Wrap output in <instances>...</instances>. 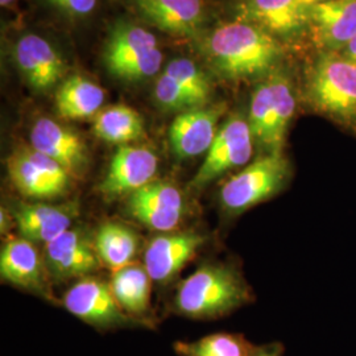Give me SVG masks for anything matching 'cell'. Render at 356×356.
<instances>
[{
	"mask_svg": "<svg viewBox=\"0 0 356 356\" xmlns=\"http://www.w3.org/2000/svg\"><path fill=\"white\" fill-rule=\"evenodd\" d=\"M15 225V219H13V213H10L8 210H6L4 207H1L0 211V231L3 235L10 234V231Z\"/></svg>",
	"mask_w": 356,
	"mask_h": 356,
	"instance_id": "cell-32",
	"label": "cell"
},
{
	"mask_svg": "<svg viewBox=\"0 0 356 356\" xmlns=\"http://www.w3.org/2000/svg\"><path fill=\"white\" fill-rule=\"evenodd\" d=\"M206 243L201 232L170 231L154 236L144 251V266L153 281L165 282L194 259Z\"/></svg>",
	"mask_w": 356,
	"mask_h": 356,
	"instance_id": "cell-13",
	"label": "cell"
},
{
	"mask_svg": "<svg viewBox=\"0 0 356 356\" xmlns=\"http://www.w3.org/2000/svg\"><path fill=\"white\" fill-rule=\"evenodd\" d=\"M292 166L284 153H263L222 185L219 200L229 216H242L285 191Z\"/></svg>",
	"mask_w": 356,
	"mask_h": 356,
	"instance_id": "cell-3",
	"label": "cell"
},
{
	"mask_svg": "<svg viewBox=\"0 0 356 356\" xmlns=\"http://www.w3.org/2000/svg\"><path fill=\"white\" fill-rule=\"evenodd\" d=\"M92 131L101 140L129 145L144 136V122L140 114L126 104H115L101 110L94 118Z\"/></svg>",
	"mask_w": 356,
	"mask_h": 356,
	"instance_id": "cell-24",
	"label": "cell"
},
{
	"mask_svg": "<svg viewBox=\"0 0 356 356\" xmlns=\"http://www.w3.org/2000/svg\"><path fill=\"white\" fill-rule=\"evenodd\" d=\"M92 239L101 263L111 270L134 263L140 248L138 232L128 225L116 220L102 223Z\"/></svg>",
	"mask_w": 356,
	"mask_h": 356,
	"instance_id": "cell-23",
	"label": "cell"
},
{
	"mask_svg": "<svg viewBox=\"0 0 356 356\" xmlns=\"http://www.w3.org/2000/svg\"><path fill=\"white\" fill-rule=\"evenodd\" d=\"M152 281L145 266L138 261L113 270L110 286L128 317H140L148 312Z\"/></svg>",
	"mask_w": 356,
	"mask_h": 356,
	"instance_id": "cell-22",
	"label": "cell"
},
{
	"mask_svg": "<svg viewBox=\"0 0 356 356\" xmlns=\"http://www.w3.org/2000/svg\"><path fill=\"white\" fill-rule=\"evenodd\" d=\"M284 355V346L279 342L254 346L250 356H282Z\"/></svg>",
	"mask_w": 356,
	"mask_h": 356,
	"instance_id": "cell-31",
	"label": "cell"
},
{
	"mask_svg": "<svg viewBox=\"0 0 356 356\" xmlns=\"http://www.w3.org/2000/svg\"><path fill=\"white\" fill-rule=\"evenodd\" d=\"M165 73L172 76L181 88L193 95L201 106L209 102L211 95V85L195 63L189 58H176L168 64Z\"/></svg>",
	"mask_w": 356,
	"mask_h": 356,
	"instance_id": "cell-28",
	"label": "cell"
},
{
	"mask_svg": "<svg viewBox=\"0 0 356 356\" xmlns=\"http://www.w3.org/2000/svg\"><path fill=\"white\" fill-rule=\"evenodd\" d=\"M226 114V104L204 106L178 115L169 129L172 151L178 159H191L209 152L219 131L218 124Z\"/></svg>",
	"mask_w": 356,
	"mask_h": 356,
	"instance_id": "cell-15",
	"label": "cell"
},
{
	"mask_svg": "<svg viewBox=\"0 0 356 356\" xmlns=\"http://www.w3.org/2000/svg\"><path fill=\"white\" fill-rule=\"evenodd\" d=\"M173 347L179 356H250L254 346L242 334L218 332L194 342H176Z\"/></svg>",
	"mask_w": 356,
	"mask_h": 356,
	"instance_id": "cell-26",
	"label": "cell"
},
{
	"mask_svg": "<svg viewBox=\"0 0 356 356\" xmlns=\"http://www.w3.org/2000/svg\"><path fill=\"white\" fill-rule=\"evenodd\" d=\"M15 1L16 0H0V4H1V7H10Z\"/></svg>",
	"mask_w": 356,
	"mask_h": 356,
	"instance_id": "cell-35",
	"label": "cell"
},
{
	"mask_svg": "<svg viewBox=\"0 0 356 356\" xmlns=\"http://www.w3.org/2000/svg\"><path fill=\"white\" fill-rule=\"evenodd\" d=\"M53 4L74 16H85L94 11L98 0H51Z\"/></svg>",
	"mask_w": 356,
	"mask_h": 356,
	"instance_id": "cell-30",
	"label": "cell"
},
{
	"mask_svg": "<svg viewBox=\"0 0 356 356\" xmlns=\"http://www.w3.org/2000/svg\"><path fill=\"white\" fill-rule=\"evenodd\" d=\"M128 214L157 232L176 231L185 213V200L176 185L152 181L127 198Z\"/></svg>",
	"mask_w": 356,
	"mask_h": 356,
	"instance_id": "cell-9",
	"label": "cell"
},
{
	"mask_svg": "<svg viewBox=\"0 0 356 356\" xmlns=\"http://www.w3.org/2000/svg\"><path fill=\"white\" fill-rule=\"evenodd\" d=\"M153 26L177 36H195L204 23L202 0H134Z\"/></svg>",
	"mask_w": 356,
	"mask_h": 356,
	"instance_id": "cell-19",
	"label": "cell"
},
{
	"mask_svg": "<svg viewBox=\"0 0 356 356\" xmlns=\"http://www.w3.org/2000/svg\"><path fill=\"white\" fill-rule=\"evenodd\" d=\"M65 309L98 329L124 325L128 319L118 304L110 284L95 277H83L65 293Z\"/></svg>",
	"mask_w": 356,
	"mask_h": 356,
	"instance_id": "cell-11",
	"label": "cell"
},
{
	"mask_svg": "<svg viewBox=\"0 0 356 356\" xmlns=\"http://www.w3.org/2000/svg\"><path fill=\"white\" fill-rule=\"evenodd\" d=\"M104 64L113 76L140 81L159 73L163 53L157 38L143 26L122 23L115 26L106 42Z\"/></svg>",
	"mask_w": 356,
	"mask_h": 356,
	"instance_id": "cell-5",
	"label": "cell"
},
{
	"mask_svg": "<svg viewBox=\"0 0 356 356\" xmlns=\"http://www.w3.org/2000/svg\"><path fill=\"white\" fill-rule=\"evenodd\" d=\"M154 98L157 103L168 111H188L191 108L204 107L186 90L165 72L159 76L154 86Z\"/></svg>",
	"mask_w": 356,
	"mask_h": 356,
	"instance_id": "cell-29",
	"label": "cell"
},
{
	"mask_svg": "<svg viewBox=\"0 0 356 356\" xmlns=\"http://www.w3.org/2000/svg\"><path fill=\"white\" fill-rule=\"evenodd\" d=\"M269 82L273 94L272 126L264 153H280L286 140L288 128L296 113L297 101L292 85L286 76L280 74L272 76L269 78Z\"/></svg>",
	"mask_w": 356,
	"mask_h": 356,
	"instance_id": "cell-25",
	"label": "cell"
},
{
	"mask_svg": "<svg viewBox=\"0 0 356 356\" xmlns=\"http://www.w3.org/2000/svg\"><path fill=\"white\" fill-rule=\"evenodd\" d=\"M31 147L64 168L73 179L83 177L89 166V153L83 139L72 128L40 118L31 128Z\"/></svg>",
	"mask_w": 356,
	"mask_h": 356,
	"instance_id": "cell-10",
	"label": "cell"
},
{
	"mask_svg": "<svg viewBox=\"0 0 356 356\" xmlns=\"http://www.w3.org/2000/svg\"><path fill=\"white\" fill-rule=\"evenodd\" d=\"M79 213L78 204H20L13 210L16 229L20 236L44 245L72 229Z\"/></svg>",
	"mask_w": 356,
	"mask_h": 356,
	"instance_id": "cell-16",
	"label": "cell"
},
{
	"mask_svg": "<svg viewBox=\"0 0 356 356\" xmlns=\"http://www.w3.org/2000/svg\"><path fill=\"white\" fill-rule=\"evenodd\" d=\"M252 300V289L238 268L229 264H204L179 284L175 307L188 318L216 319Z\"/></svg>",
	"mask_w": 356,
	"mask_h": 356,
	"instance_id": "cell-1",
	"label": "cell"
},
{
	"mask_svg": "<svg viewBox=\"0 0 356 356\" xmlns=\"http://www.w3.org/2000/svg\"><path fill=\"white\" fill-rule=\"evenodd\" d=\"M343 56L356 64V36L344 47Z\"/></svg>",
	"mask_w": 356,
	"mask_h": 356,
	"instance_id": "cell-33",
	"label": "cell"
},
{
	"mask_svg": "<svg viewBox=\"0 0 356 356\" xmlns=\"http://www.w3.org/2000/svg\"><path fill=\"white\" fill-rule=\"evenodd\" d=\"M272 104L273 94L270 82L268 79L254 89L248 114V122L254 134V143L261 148L263 153L266 151L272 126Z\"/></svg>",
	"mask_w": 356,
	"mask_h": 356,
	"instance_id": "cell-27",
	"label": "cell"
},
{
	"mask_svg": "<svg viewBox=\"0 0 356 356\" xmlns=\"http://www.w3.org/2000/svg\"><path fill=\"white\" fill-rule=\"evenodd\" d=\"M321 1H325V0H301V3L305 6L306 8H309L317 3H321Z\"/></svg>",
	"mask_w": 356,
	"mask_h": 356,
	"instance_id": "cell-34",
	"label": "cell"
},
{
	"mask_svg": "<svg viewBox=\"0 0 356 356\" xmlns=\"http://www.w3.org/2000/svg\"><path fill=\"white\" fill-rule=\"evenodd\" d=\"M6 165L13 186L32 200L60 198L67 194L73 182L63 166L31 145L13 149Z\"/></svg>",
	"mask_w": 356,
	"mask_h": 356,
	"instance_id": "cell-6",
	"label": "cell"
},
{
	"mask_svg": "<svg viewBox=\"0 0 356 356\" xmlns=\"http://www.w3.org/2000/svg\"><path fill=\"white\" fill-rule=\"evenodd\" d=\"M312 107L356 132V64L343 54L319 58L309 83Z\"/></svg>",
	"mask_w": 356,
	"mask_h": 356,
	"instance_id": "cell-4",
	"label": "cell"
},
{
	"mask_svg": "<svg viewBox=\"0 0 356 356\" xmlns=\"http://www.w3.org/2000/svg\"><path fill=\"white\" fill-rule=\"evenodd\" d=\"M239 11L245 22L279 35H291L307 19L301 0H242Z\"/></svg>",
	"mask_w": 356,
	"mask_h": 356,
	"instance_id": "cell-20",
	"label": "cell"
},
{
	"mask_svg": "<svg viewBox=\"0 0 356 356\" xmlns=\"http://www.w3.org/2000/svg\"><path fill=\"white\" fill-rule=\"evenodd\" d=\"M254 144L248 118L242 113L231 115L219 128L202 165L191 179V186L201 189L229 170L250 164L254 156Z\"/></svg>",
	"mask_w": 356,
	"mask_h": 356,
	"instance_id": "cell-7",
	"label": "cell"
},
{
	"mask_svg": "<svg viewBox=\"0 0 356 356\" xmlns=\"http://www.w3.org/2000/svg\"><path fill=\"white\" fill-rule=\"evenodd\" d=\"M209 51L225 76L238 79L268 70L279 58L280 47L261 26L239 20L216 28Z\"/></svg>",
	"mask_w": 356,
	"mask_h": 356,
	"instance_id": "cell-2",
	"label": "cell"
},
{
	"mask_svg": "<svg viewBox=\"0 0 356 356\" xmlns=\"http://www.w3.org/2000/svg\"><path fill=\"white\" fill-rule=\"evenodd\" d=\"M159 157L144 145H120L114 153L107 173L98 186L104 200L128 198L135 191L154 181Z\"/></svg>",
	"mask_w": 356,
	"mask_h": 356,
	"instance_id": "cell-8",
	"label": "cell"
},
{
	"mask_svg": "<svg viewBox=\"0 0 356 356\" xmlns=\"http://www.w3.org/2000/svg\"><path fill=\"white\" fill-rule=\"evenodd\" d=\"M19 70L33 89H51L65 74V63L51 42L38 35L28 33L15 47Z\"/></svg>",
	"mask_w": 356,
	"mask_h": 356,
	"instance_id": "cell-17",
	"label": "cell"
},
{
	"mask_svg": "<svg viewBox=\"0 0 356 356\" xmlns=\"http://www.w3.org/2000/svg\"><path fill=\"white\" fill-rule=\"evenodd\" d=\"M42 254L51 277L57 280L89 277L101 266L94 239L81 229L72 227L45 244Z\"/></svg>",
	"mask_w": 356,
	"mask_h": 356,
	"instance_id": "cell-12",
	"label": "cell"
},
{
	"mask_svg": "<svg viewBox=\"0 0 356 356\" xmlns=\"http://www.w3.org/2000/svg\"><path fill=\"white\" fill-rule=\"evenodd\" d=\"M323 48L343 49L356 36V0H325L307 8Z\"/></svg>",
	"mask_w": 356,
	"mask_h": 356,
	"instance_id": "cell-18",
	"label": "cell"
},
{
	"mask_svg": "<svg viewBox=\"0 0 356 356\" xmlns=\"http://www.w3.org/2000/svg\"><path fill=\"white\" fill-rule=\"evenodd\" d=\"M104 90L95 82L81 76L64 81L56 94V111L66 120L95 118L102 110Z\"/></svg>",
	"mask_w": 356,
	"mask_h": 356,
	"instance_id": "cell-21",
	"label": "cell"
},
{
	"mask_svg": "<svg viewBox=\"0 0 356 356\" xmlns=\"http://www.w3.org/2000/svg\"><path fill=\"white\" fill-rule=\"evenodd\" d=\"M1 279L15 286L41 296H51V273L35 243L22 236H8L0 254Z\"/></svg>",
	"mask_w": 356,
	"mask_h": 356,
	"instance_id": "cell-14",
	"label": "cell"
}]
</instances>
